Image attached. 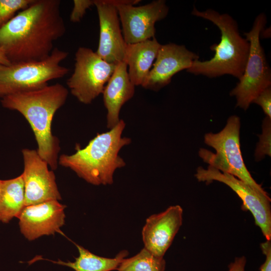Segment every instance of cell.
I'll list each match as a JSON object with an SVG mask.
<instances>
[{
  "label": "cell",
  "instance_id": "e0dca14e",
  "mask_svg": "<svg viewBox=\"0 0 271 271\" xmlns=\"http://www.w3.org/2000/svg\"><path fill=\"white\" fill-rule=\"evenodd\" d=\"M161 46L154 38L141 42L127 44L124 61L128 74L134 86L142 85Z\"/></svg>",
  "mask_w": 271,
  "mask_h": 271
},
{
  "label": "cell",
  "instance_id": "9c48e42d",
  "mask_svg": "<svg viewBox=\"0 0 271 271\" xmlns=\"http://www.w3.org/2000/svg\"><path fill=\"white\" fill-rule=\"evenodd\" d=\"M139 0H115L124 40L127 44H134L155 37V25L166 18L169 8L164 0L154 1L136 7Z\"/></svg>",
  "mask_w": 271,
  "mask_h": 271
},
{
  "label": "cell",
  "instance_id": "3957f363",
  "mask_svg": "<svg viewBox=\"0 0 271 271\" xmlns=\"http://www.w3.org/2000/svg\"><path fill=\"white\" fill-rule=\"evenodd\" d=\"M125 126L120 119L109 130L98 133L83 148L77 144L75 153L61 155L58 164L91 184H112L115 170L126 165L119 155L120 150L131 142L130 138L122 137Z\"/></svg>",
  "mask_w": 271,
  "mask_h": 271
},
{
  "label": "cell",
  "instance_id": "7a4b0ae2",
  "mask_svg": "<svg viewBox=\"0 0 271 271\" xmlns=\"http://www.w3.org/2000/svg\"><path fill=\"white\" fill-rule=\"evenodd\" d=\"M68 89L60 83L6 96L2 106L19 112L30 124L36 140L39 156L51 169L58 164L59 142L52 132V122L56 112L65 103Z\"/></svg>",
  "mask_w": 271,
  "mask_h": 271
},
{
  "label": "cell",
  "instance_id": "d4e9b609",
  "mask_svg": "<svg viewBox=\"0 0 271 271\" xmlns=\"http://www.w3.org/2000/svg\"><path fill=\"white\" fill-rule=\"evenodd\" d=\"M261 250L265 260L259 268L260 271H271V241L266 240L260 244Z\"/></svg>",
  "mask_w": 271,
  "mask_h": 271
},
{
  "label": "cell",
  "instance_id": "4316f807",
  "mask_svg": "<svg viewBox=\"0 0 271 271\" xmlns=\"http://www.w3.org/2000/svg\"><path fill=\"white\" fill-rule=\"evenodd\" d=\"M11 64L7 57L3 49L0 47V65L7 66L11 65Z\"/></svg>",
  "mask_w": 271,
  "mask_h": 271
},
{
  "label": "cell",
  "instance_id": "277c9868",
  "mask_svg": "<svg viewBox=\"0 0 271 271\" xmlns=\"http://www.w3.org/2000/svg\"><path fill=\"white\" fill-rule=\"evenodd\" d=\"M192 14L211 22L219 29L220 41L210 47L215 52L210 60L194 61L187 71L196 75L215 78L230 75L242 76L249 52V43L239 33L236 21L229 14L211 9L200 11L194 7Z\"/></svg>",
  "mask_w": 271,
  "mask_h": 271
},
{
  "label": "cell",
  "instance_id": "30bf717a",
  "mask_svg": "<svg viewBox=\"0 0 271 271\" xmlns=\"http://www.w3.org/2000/svg\"><path fill=\"white\" fill-rule=\"evenodd\" d=\"M195 177L199 182L210 183L216 181L230 187L242 201L244 208L251 213L255 224L266 239L271 240V206L268 194H262L234 176L209 165L206 169L199 167Z\"/></svg>",
  "mask_w": 271,
  "mask_h": 271
},
{
  "label": "cell",
  "instance_id": "7c38bea8",
  "mask_svg": "<svg viewBox=\"0 0 271 271\" xmlns=\"http://www.w3.org/2000/svg\"><path fill=\"white\" fill-rule=\"evenodd\" d=\"M98 16L100 34L96 53L106 62L124 61L127 44L119 26L115 0H94Z\"/></svg>",
  "mask_w": 271,
  "mask_h": 271
},
{
  "label": "cell",
  "instance_id": "8fae6325",
  "mask_svg": "<svg viewBox=\"0 0 271 271\" xmlns=\"http://www.w3.org/2000/svg\"><path fill=\"white\" fill-rule=\"evenodd\" d=\"M24 168L21 174L24 183L25 206L61 200L55 176L47 163L34 150L22 151Z\"/></svg>",
  "mask_w": 271,
  "mask_h": 271
},
{
  "label": "cell",
  "instance_id": "2e32d148",
  "mask_svg": "<svg viewBox=\"0 0 271 271\" xmlns=\"http://www.w3.org/2000/svg\"><path fill=\"white\" fill-rule=\"evenodd\" d=\"M134 92L135 86L130 80L126 63L119 62L102 93L107 110L106 124L108 129L114 127L119 122L121 108L133 97Z\"/></svg>",
  "mask_w": 271,
  "mask_h": 271
},
{
  "label": "cell",
  "instance_id": "603a6c76",
  "mask_svg": "<svg viewBox=\"0 0 271 271\" xmlns=\"http://www.w3.org/2000/svg\"><path fill=\"white\" fill-rule=\"evenodd\" d=\"M94 6V0H74L73 7L70 15L72 23L79 22L86 13V10Z\"/></svg>",
  "mask_w": 271,
  "mask_h": 271
},
{
  "label": "cell",
  "instance_id": "5b68a950",
  "mask_svg": "<svg viewBox=\"0 0 271 271\" xmlns=\"http://www.w3.org/2000/svg\"><path fill=\"white\" fill-rule=\"evenodd\" d=\"M240 128L239 117L235 115L230 116L220 131L204 135L205 143L213 148L216 153L201 148L199 156L209 166L234 176L262 194H267L251 177L244 164L240 150Z\"/></svg>",
  "mask_w": 271,
  "mask_h": 271
},
{
  "label": "cell",
  "instance_id": "83f0119b",
  "mask_svg": "<svg viewBox=\"0 0 271 271\" xmlns=\"http://www.w3.org/2000/svg\"><path fill=\"white\" fill-rule=\"evenodd\" d=\"M2 182H3V180H0V195H1V190H2Z\"/></svg>",
  "mask_w": 271,
  "mask_h": 271
},
{
  "label": "cell",
  "instance_id": "8992f818",
  "mask_svg": "<svg viewBox=\"0 0 271 271\" xmlns=\"http://www.w3.org/2000/svg\"><path fill=\"white\" fill-rule=\"evenodd\" d=\"M68 53L54 48L51 54L40 61L20 62L0 68V98L41 88L51 80L66 75L69 69L61 65Z\"/></svg>",
  "mask_w": 271,
  "mask_h": 271
},
{
  "label": "cell",
  "instance_id": "52a82bcc",
  "mask_svg": "<svg viewBox=\"0 0 271 271\" xmlns=\"http://www.w3.org/2000/svg\"><path fill=\"white\" fill-rule=\"evenodd\" d=\"M266 23L265 14H260L250 31L244 33L249 43V52L244 72L230 93L236 99V106L245 110L261 91L271 87V70L260 42V34Z\"/></svg>",
  "mask_w": 271,
  "mask_h": 271
},
{
  "label": "cell",
  "instance_id": "6da1fadb",
  "mask_svg": "<svg viewBox=\"0 0 271 271\" xmlns=\"http://www.w3.org/2000/svg\"><path fill=\"white\" fill-rule=\"evenodd\" d=\"M59 0H34L0 29V47L11 63L40 61L65 33Z\"/></svg>",
  "mask_w": 271,
  "mask_h": 271
},
{
  "label": "cell",
  "instance_id": "4fadbf2b",
  "mask_svg": "<svg viewBox=\"0 0 271 271\" xmlns=\"http://www.w3.org/2000/svg\"><path fill=\"white\" fill-rule=\"evenodd\" d=\"M66 206L51 200L25 206L18 216L22 234L29 241L61 232Z\"/></svg>",
  "mask_w": 271,
  "mask_h": 271
},
{
  "label": "cell",
  "instance_id": "5bb4252c",
  "mask_svg": "<svg viewBox=\"0 0 271 271\" xmlns=\"http://www.w3.org/2000/svg\"><path fill=\"white\" fill-rule=\"evenodd\" d=\"M199 60V56L184 45L174 43L161 45L153 68L142 86L157 91L169 84L178 72L189 69Z\"/></svg>",
  "mask_w": 271,
  "mask_h": 271
},
{
  "label": "cell",
  "instance_id": "d6986e66",
  "mask_svg": "<svg viewBox=\"0 0 271 271\" xmlns=\"http://www.w3.org/2000/svg\"><path fill=\"white\" fill-rule=\"evenodd\" d=\"M25 188L22 175L3 180L0 195V221L8 223L18 217L25 207Z\"/></svg>",
  "mask_w": 271,
  "mask_h": 271
},
{
  "label": "cell",
  "instance_id": "9a60e30c",
  "mask_svg": "<svg viewBox=\"0 0 271 271\" xmlns=\"http://www.w3.org/2000/svg\"><path fill=\"white\" fill-rule=\"evenodd\" d=\"M183 209L179 205L149 216L142 229L144 247L163 257L182 224Z\"/></svg>",
  "mask_w": 271,
  "mask_h": 271
},
{
  "label": "cell",
  "instance_id": "7402d4cb",
  "mask_svg": "<svg viewBox=\"0 0 271 271\" xmlns=\"http://www.w3.org/2000/svg\"><path fill=\"white\" fill-rule=\"evenodd\" d=\"M262 130L254 153L256 161L261 160L266 155L271 156V118L266 116L264 118Z\"/></svg>",
  "mask_w": 271,
  "mask_h": 271
},
{
  "label": "cell",
  "instance_id": "ffe728a7",
  "mask_svg": "<svg viewBox=\"0 0 271 271\" xmlns=\"http://www.w3.org/2000/svg\"><path fill=\"white\" fill-rule=\"evenodd\" d=\"M166 261L163 257L155 255L144 247L134 256L124 258L117 271H164Z\"/></svg>",
  "mask_w": 271,
  "mask_h": 271
},
{
  "label": "cell",
  "instance_id": "484cf974",
  "mask_svg": "<svg viewBox=\"0 0 271 271\" xmlns=\"http://www.w3.org/2000/svg\"><path fill=\"white\" fill-rule=\"evenodd\" d=\"M246 262L245 256L236 257L234 261L228 265V271H245Z\"/></svg>",
  "mask_w": 271,
  "mask_h": 271
},
{
  "label": "cell",
  "instance_id": "44dd1931",
  "mask_svg": "<svg viewBox=\"0 0 271 271\" xmlns=\"http://www.w3.org/2000/svg\"><path fill=\"white\" fill-rule=\"evenodd\" d=\"M34 0H0V29L15 16L17 12L28 7Z\"/></svg>",
  "mask_w": 271,
  "mask_h": 271
},
{
  "label": "cell",
  "instance_id": "f1b7e54d",
  "mask_svg": "<svg viewBox=\"0 0 271 271\" xmlns=\"http://www.w3.org/2000/svg\"><path fill=\"white\" fill-rule=\"evenodd\" d=\"M3 66L2 65H0V68H2Z\"/></svg>",
  "mask_w": 271,
  "mask_h": 271
},
{
  "label": "cell",
  "instance_id": "ba28073f",
  "mask_svg": "<svg viewBox=\"0 0 271 271\" xmlns=\"http://www.w3.org/2000/svg\"><path fill=\"white\" fill-rule=\"evenodd\" d=\"M116 65L90 48L79 47L75 55L74 71L67 81L71 94L82 103H92L102 93Z\"/></svg>",
  "mask_w": 271,
  "mask_h": 271
},
{
  "label": "cell",
  "instance_id": "ac0fdd59",
  "mask_svg": "<svg viewBox=\"0 0 271 271\" xmlns=\"http://www.w3.org/2000/svg\"><path fill=\"white\" fill-rule=\"evenodd\" d=\"M74 243L78 249L79 255L74 258L75 261L73 262H65L60 259L54 261L37 256L28 262L31 264L35 261L44 260L69 267L75 271H111L116 269L122 260L128 254L127 250H123L113 258L102 257L92 253L75 243Z\"/></svg>",
  "mask_w": 271,
  "mask_h": 271
},
{
  "label": "cell",
  "instance_id": "cb8c5ba5",
  "mask_svg": "<svg viewBox=\"0 0 271 271\" xmlns=\"http://www.w3.org/2000/svg\"><path fill=\"white\" fill-rule=\"evenodd\" d=\"M252 103L259 105L266 116L271 118V87L261 91L253 100Z\"/></svg>",
  "mask_w": 271,
  "mask_h": 271
}]
</instances>
